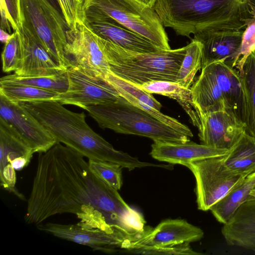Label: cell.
<instances>
[{
  "label": "cell",
  "mask_w": 255,
  "mask_h": 255,
  "mask_svg": "<svg viewBox=\"0 0 255 255\" xmlns=\"http://www.w3.org/2000/svg\"><path fill=\"white\" fill-rule=\"evenodd\" d=\"M254 184L252 173L212 206L210 210L216 219L222 224L227 223L243 203L255 198L250 194Z\"/></svg>",
  "instance_id": "603a6c76"
},
{
  "label": "cell",
  "mask_w": 255,
  "mask_h": 255,
  "mask_svg": "<svg viewBox=\"0 0 255 255\" xmlns=\"http://www.w3.org/2000/svg\"><path fill=\"white\" fill-rule=\"evenodd\" d=\"M193 103L201 114L228 109L246 124L247 104L242 76L235 68L224 61L214 62L201 69L192 84Z\"/></svg>",
  "instance_id": "5b68a950"
},
{
  "label": "cell",
  "mask_w": 255,
  "mask_h": 255,
  "mask_svg": "<svg viewBox=\"0 0 255 255\" xmlns=\"http://www.w3.org/2000/svg\"><path fill=\"white\" fill-rule=\"evenodd\" d=\"M255 50V18L248 25L245 30L238 60L235 68L242 76L244 64L251 53Z\"/></svg>",
  "instance_id": "d6a6232c"
},
{
  "label": "cell",
  "mask_w": 255,
  "mask_h": 255,
  "mask_svg": "<svg viewBox=\"0 0 255 255\" xmlns=\"http://www.w3.org/2000/svg\"><path fill=\"white\" fill-rule=\"evenodd\" d=\"M250 194L251 196H252L253 197L255 198V187L252 189V190L250 193Z\"/></svg>",
  "instance_id": "74e56055"
},
{
  "label": "cell",
  "mask_w": 255,
  "mask_h": 255,
  "mask_svg": "<svg viewBox=\"0 0 255 255\" xmlns=\"http://www.w3.org/2000/svg\"><path fill=\"white\" fill-rule=\"evenodd\" d=\"M20 104L43 126L56 142L64 144L88 159L116 163L129 171L137 168L160 167V164L141 161L115 149L90 127L84 112L71 111L53 100Z\"/></svg>",
  "instance_id": "7a4b0ae2"
},
{
  "label": "cell",
  "mask_w": 255,
  "mask_h": 255,
  "mask_svg": "<svg viewBox=\"0 0 255 255\" xmlns=\"http://www.w3.org/2000/svg\"><path fill=\"white\" fill-rule=\"evenodd\" d=\"M83 13L109 16L159 48L171 49L167 34L156 12L137 0H84Z\"/></svg>",
  "instance_id": "ba28073f"
},
{
  "label": "cell",
  "mask_w": 255,
  "mask_h": 255,
  "mask_svg": "<svg viewBox=\"0 0 255 255\" xmlns=\"http://www.w3.org/2000/svg\"><path fill=\"white\" fill-rule=\"evenodd\" d=\"M0 12L5 13L12 30L16 31L21 26L20 0H0Z\"/></svg>",
  "instance_id": "e575fe53"
},
{
  "label": "cell",
  "mask_w": 255,
  "mask_h": 255,
  "mask_svg": "<svg viewBox=\"0 0 255 255\" xmlns=\"http://www.w3.org/2000/svg\"><path fill=\"white\" fill-rule=\"evenodd\" d=\"M225 156L193 161L185 165L195 176L197 203L200 210H210L247 177L230 169L225 163Z\"/></svg>",
  "instance_id": "9c48e42d"
},
{
  "label": "cell",
  "mask_w": 255,
  "mask_h": 255,
  "mask_svg": "<svg viewBox=\"0 0 255 255\" xmlns=\"http://www.w3.org/2000/svg\"><path fill=\"white\" fill-rule=\"evenodd\" d=\"M34 152L19 134L0 120V171L12 168L11 163L20 158L31 160Z\"/></svg>",
  "instance_id": "7402d4cb"
},
{
  "label": "cell",
  "mask_w": 255,
  "mask_h": 255,
  "mask_svg": "<svg viewBox=\"0 0 255 255\" xmlns=\"http://www.w3.org/2000/svg\"><path fill=\"white\" fill-rule=\"evenodd\" d=\"M230 151L190 140L185 142H154L151 145L150 155L160 161L185 166L191 162L224 156Z\"/></svg>",
  "instance_id": "d6986e66"
},
{
  "label": "cell",
  "mask_w": 255,
  "mask_h": 255,
  "mask_svg": "<svg viewBox=\"0 0 255 255\" xmlns=\"http://www.w3.org/2000/svg\"><path fill=\"white\" fill-rule=\"evenodd\" d=\"M152 8L176 35L205 30H246L255 18V0H156Z\"/></svg>",
  "instance_id": "3957f363"
},
{
  "label": "cell",
  "mask_w": 255,
  "mask_h": 255,
  "mask_svg": "<svg viewBox=\"0 0 255 255\" xmlns=\"http://www.w3.org/2000/svg\"><path fill=\"white\" fill-rule=\"evenodd\" d=\"M69 28L83 22L84 0H56Z\"/></svg>",
  "instance_id": "1f68e13d"
},
{
  "label": "cell",
  "mask_w": 255,
  "mask_h": 255,
  "mask_svg": "<svg viewBox=\"0 0 255 255\" xmlns=\"http://www.w3.org/2000/svg\"><path fill=\"white\" fill-rule=\"evenodd\" d=\"M65 52L72 61L92 75L103 78L110 71L101 38L83 22L66 31Z\"/></svg>",
  "instance_id": "8fae6325"
},
{
  "label": "cell",
  "mask_w": 255,
  "mask_h": 255,
  "mask_svg": "<svg viewBox=\"0 0 255 255\" xmlns=\"http://www.w3.org/2000/svg\"><path fill=\"white\" fill-rule=\"evenodd\" d=\"M226 165L245 176L255 172V137L245 132L224 157Z\"/></svg>",
  "instance_id": "cb8c5ba5"
},
{
  "label": "cell",
  "mask_w": 255,
  "mask_h": 255,
  "mask_svg": "<svg viewBox=\"0 0 255 255\" xmlns=\"http://www.w3.org/2000/svg\"><path fill=\"white\" fill-rule=\"evenodd\" d=\"M85 110L103 129L145 136L154 142L190 140L187 135L164 125L121 96L115 102L90 106Z\"/></svg>",
  "instance_id": "8992f818"
},
{
  "label": "cell",
  "mask_w": 255,
  "mask_h": 255,
  "mask_svg": "<svg viewBox=\"0 0 255 255\" xmlns=\"http://www.w3.org/2000/svg\"><path fill=\"white\" fill-rule=\"evenodd\" d=\"M103 79L114 87L121 96L134 106L139 104H145L160 111L162 105L152 94L115 76L110 71Z\"/></svg>",
  "instance_id": "484cf974"
},
{
  "label": "cell",
  "mask_w": 255,
  "mask_h": 255,
  "mask_svg": "<svg viewBox=\"0 0 255 255\" xmlns=\"http://www.w3.org/2000/svg\"><path fill=\"white\" fill-rule=\"evenodd\" d=\"M0 120L10 126L35 152H45L55 139L20 103L10 102L0 94Z\"/></svg>",
  "instance_id": "4fadbf2b"
},
{
  "label": "cell",
  "mask_w": 255,
  "mask_h": 255,
  "mask_svg": "<svg viewBox=\"0 0 255 255\" xmlns=\"http://www.w3.org/2000/svg\"><path fill=\"white\" fill-rule=\"evenodd\" d=\"M197 128L201 144L224 149H231L246 132L245 123L228 109L201 114Z\"/></svg>",
  "instance_id": "7c38bea8"
},
{
  "label": "cell",
  "mask_w": 255,
  "mask_h": 255,
  "mask_svg": "<svg viewBox=\"0 0 255 255\" xmlns=\"http://www.w3.org/2000/svg\"><path fill=\"white\" fill-rule=\"evenodd\" d=\"M1 83L29 85L58 94L66 91L68 86L66 71L53 75L40 76H19L14 73L2 77L0 79Z\"/></svg>",
  "instance_id": "d4e9b609"
},
{
  "label": "cell",
  "mask_w": 255,
  "mask_h": 255,
  "mask_svg": "<svg viewBox=\"0 0 255 255\" xmlns=\"http://www.w3.org/2000/svg\"><path fill=\"white\" fill-rule=\"evenodd\" d=\"M19 61V42L18 34L13 31L9 40L4 44L1 53L2 70L3 72H15Z\"/></svg>",
  "instance_id": "4dcf8cb0"
},
{
  "label": "cell",
  "mask_w": 255,
  "mask_h": 255,
  "mask_svg": "<svg viewBox=\"0 0 255 255\" xmlns=\"http://www.w3.org/2000/svg\"><path fill=\"white\" fill-rule=\"evenodd\" d=\"M134 254L142 255H200L193 251L190 243L158 247L141 248L129 251Z\"/></svg>",
  "instance_id": "836d02e7"
},
{
  "label": "cell",
  "mask_w": 255,
  "mask_h": 255,
  "mask_svg": "<svg viewBox=\"0 0 255 255\" xmlns=\"http://www.w3.org/2000/svg\"><path fill=\"white\" fill-rule=\"evenodd\" d=\"M20 9L22 25L60 66L67 69L73 62L65 52L69 27L62 14L49 0H20Z\"/></svg>",
  "instance_id": "52a82bcc"
},
{
  "label": "cell",
  "mask_w": 255,
  "mask_h": 255,
  "mask_svg": "<svg viewBox=\"0 0 255 255\" xmlns=\"http://www.w3.org/2000/svg\"><path fill=\"white\" fill-rule=\"evenodd\" d=\"M186 47V54L179 69L176 82L190 88L194 82L196 73L202 69V46L199 41L193 39Z\"/></svg>",
  "instance_id": "f1b7e54d"
},
{
  "label": "cell",
  "mask_w": 255,
  "mask_h": 255,
  "mask_svg": "<svg viewBox=\"0 0 255 255\" xmlns=\"http://www.w3.org/2000/svg\"><path fill=\"white\" fill-rule=\"evenodd\" d=\"M12 33L10 34L4 30L0 28V40L1 42L5 44L11 38Z\"/></svg>",
  "instance_id": "d590c367"
},
{
  "label": "cell",
  "mask_w": 255,
  "mask_h": 255,
  "mask_svg": "<svg viewBox=\"0 0 255 255\" xmlns=\"http://www.w3.org/2000/svg\"><path fill=\"white\" fill-rule=\"evenodd\" d=\"M91 171L115 189L122 185V169L119 164L111 162L88 159Z\"/></svg>",
  "instance_id": "f546056e"
},
{
  "label": "cell",
  "mask_w": 255,
  "mask_h": 255,
  "mask_svg": "<svg viewBox=\"0 0 255 255\" xmlns=\"http://www.w3.org/2000/svg\"><path fill=\"white\" fill-rule=\"evenodd\" d=\"M137 86L149 93L175 100L188 115L193 126L198 127L200 116L193 103L190 88L184 87L176 82L168 81H154Z\"/></svg>",
  "instance_id": "44dd1931"
},
{
  "label": "cell",
  "mask_w": 255,
  "mask_h": 255,
  "mask_svg": "<svg viewBox=\"0 0 255 255\" xmlns=\"http://www.w3.org/2000/svg\"><path fill=\"white\" fill-rule=\"evenodd\" d=\"M37 228L53 236L75 243L87 246L94 251L106 253L122 249L125 239L115 234L95 229H85L78 224H40Z\"/></svg>",
  "instance_id": "e0dca14e"
},
{
  "label": "cell",
  "mask_w": 255,
  "mask_h": 255,
  "mask_svg": "<svg viewBox=\"0 0 255 255\" xmlns=\"http://www.w3.org/2000/svg\"><path fill=\"white\" fill-rule=\"evenodd\" d=\"M63 213L76 215L85 229L125 238L142 231L146 223L117 190L91 171L83 155L57 142L39 153L24 219L37 226Z\"/></svg>",
  "instance_id": "6da1fadb"
},
{
  "label": "cell",
  "mask_w": 255,
  "mask_h": 255,
  "mask_svg": "<svg viewBox=\"0 0 255 255\" xmlns=\"http://www.w3.org/2000/svg\"><path fill=\"white\" fill-rule=\"evenodd\" d=\"M16 31L19 42V61L14 74L19 76H40L66 71L54 60L25 27L22 25Z\"/></svg>",
  "instance_id": "ac0fdd59"
},
{
  "label": "cell",
  "mask_w": 255,
  "mask_h": 255,
  "mask_svg": "<svg viewBox=\"0 0 255 255\" xmlns=\"http://www.w3.org/2000/svg\"><path fill=\"white\" fill-rule=\"evenodd\" d=\"M221 232L228 245L255 252V198L243 203Z\"/></svg>",
  "instance_id": "ffe728a7"
},
{
  "label": "cell",
  "mask_w": 255,
  "mask_h": 255,
  "mask_svg": "<svg viewBox=\"0 0 255 255\" xmlns=\"http://www.w3.org/2000/svg\"><path fill=\"white\" fill-rule=\"evenodd\" d=\"M110 71L136 86L154 81L176 82L186 47L154 52L130 51L101 38Z\"/></svg>",
  "instance_id": "277c9868"
},
{
  "label": "cell",
  "mask_w": 255,
  "mask_h": 255,
  "mask_svg": "<svg viewBox=\"0 0 255 255\" xmlns=\"http://www.w3.org/2000/svg\"><path fill=\"white\" fill-rule=\"evenodd\" d=\"M253 174H254V176H255V184H254V187H255V172H254Z\"/></svg>",
  "instance_id": "f35d334b"
},
{
  "label": "cell",
  "mask_w": 255,
  "mask_h": 255,
  "mask_svg": "<svg viewBox=\"0 0 255 255\" xmlns=\"http://www.w3.org/2000/svg\"><path fill=\"white\" fill-rule=\"evenodd\" d=\"M83 22L101 38L126 49L140 53L163 50L107 15L83 13Z\"/></svg>",
  "instance_id": "9a60e30c"
},
{
  "label": "cell",
  "mask_w": 255,
  "mask_h": 255,
  "mask_svg": "<svg viewBox=\"0 0 255 255\" xmlns=\"http://www.w3.org/2000/svg\"><path fill=\"white\" fill-rule=\"evenodd\" d=\"M68 86L53 100L62 105H72L84 110L90 106L117 101L120 97L115 89L103 78L73 63L66 70Z\"/></svg>",
  "instance_id": "30bf717a"
},
{
  "label": "cell",
  "mask_w": 255,
  "mask_h": 255,
  "mask_svg": "<svg viewBox=\"0 0 255 255\" xmlns=\"http://www.w3.org/2000/svg\"><path fill=\"white\" fill-rule=\"evenodd\" d=\"M0 94L12 103H20L51 100L58 93L29 85L1 83Z\"/></svg>",
  "instance_id": "4316f807"
},
{
  "label": "cell",
  "mask_w": 255,
  "mask_h": 255,
  "mask_svg": "<svg viewBox=\"0 0 255 255\" xmlns=\"http://www.w3.org/2000/svg\"><path fill=\"white\" fill-rule=\"evenodd\" d=\"M144 4L152 7L156 0H137Z\"/></svg>",
  "instance_id": "8d00e7d4"
},
{
  "label": "cell",
  "mask_w": 255,
  "mask_h": 255,
  "mask_svg": "<svg viewBox=\"0 0 255 255\" xmlns=\"http://www.w3.org/2000/svg\"><path fill=\"white\" fill-rule=\"evenodd\" d=\"M245 30H205L194 34L193 39L199 41L202 46V67L222 61L235 68Z\"/></svg>",
  "instance_id": "2e32d148"
},
{
  "label": "cell",
  "mask_w": 255,
  "mask_h": 255,
  "mask_svg": "<svg viewBox=\"0 0 255 255\" xmlns=\"http://www.w3.org/2000/svg\"><path fill=\"white\" fill-rule=\"evenodd\" d=\"M204 237L203 230L181 219L162 221L155 228H147L131 240L125 241L122 249L128 251L145 247H158L190 243Z\"/></svg>",
  "instance_id": "5bb4252c"
},
{
  "label": "cell",
  "mask_w": 255,
  "mask_h": 255,
  "mask_svg": "<svg viewBox=\"0 0 255 255\" xmlns=\"http://www.w3.org/2000/svg\"><path fill=\"white\" fill-rule=\"evenodd\" d=\"M242 78L247 104L246 132L255 137V50L244 64Z\"/></svg>",
  "instance_id": "83f0119b"
}]
</instances>
